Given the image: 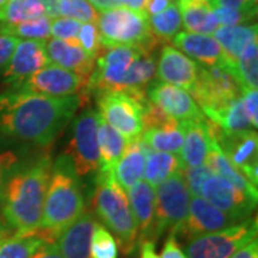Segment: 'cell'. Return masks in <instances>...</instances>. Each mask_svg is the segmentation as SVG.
<instances>
[{"label": "cell", "instance_id": "30bf717a", "mask_svg": "<svg viewBox=\"0 0 258 258\" xmlns=\"http://www.w3.org/2000/svg\"><path fill=\"white\" fill-rule=\"evenodd\" d=\"M191 194L181 172L165 179L155 188V225L154 240L157 241L166 231H174L188 215Z\"/></svg>", "mask_w": 258, "mask_h": 258}, {"label": "cell", "instance_id": "3957f363", "mask_svg": "<svg viewBox=\"0 0 258 258\" xmlns=\"http://www.w3.org/2000/svg\"><path fill=\"white\" fill-rule=\"evenodd\" d=\"M157 71V56L135 46H102L93 72L81 98L82 108L92 95L105 91L125 92L142 99Z\"/></svg>", "mask_w": 258, "mask_h": 258}, {"label": "cell", "instance_id": "f6af8a7d", "mask_svg": "<svg viewBox=\"0 0 258 258\" xmlns=\"http://www.w3.org/2000/svg\"><path fill=\"white\" fill-rule=\"evenodd\" d=\"M18 43V37L0 33V69H3L6 64L9 63L10 57L13 55Z\"/></svg>", "mask_w": 258, "mask_h": 258}, {"label": "cell", "instance_id": "f1b7e54d", "mask_svg": "<svg viewBox=\"0 0 258 258\" xmlns=\"http://www.w3.org/2000/svg\"><path fill=\"white\" fill-rule=\"evenodd\" d=\"M205 164L211 168L214 175L221 176L224 179H227L228 182L235 185L237 188H240L241 191L248 194L249 197H252L254 200H258L257 186L249 184L248 179L231 164L230 159L225 157V154L222 152L221 148L218 147V144L215 142L214 137H212L211 148H210V152H208V157H207Z\"/></svg>", "mask_w": 258, "mask_h": 258}, {"label": "cell", "instance_id": "6f0895ef", "mask_svg": "<svg viewBox=\"0 0 258 258\" xmlns=\"http://www.w3.org/2000/svg\"><path fill=\"white\" fill-rule=\"evenodd\" d=\"M2 28H3V23H0V33H2Z\"/></svg>", "mask_w": 258, "mask_h": 258}, {"label": "cell", "instance_id": "9f6ffc18", "mask_svg": "<svg viewBox=\"0 0 258 258\" xmlns=\"http://www.w3.org/2000/svg\"><path fill=\"white\" fill-rule=\"evenodd\" d=\"M6 2H8V0H0V8H2V6H3V5L6 3Z\"/></svg>", "mask_w": 258, "mask_h": 258}, {"label": "cell", "instance_id": "5bb4252c", "mask_svg": "<svg viewBox=\"0 0 258 258\" xmlns=\"http://www.w3.org/2000/svg\"><path fill=\"white\" fill-rule=\"evenodd\" d=\"M200 197L238 222L251 218L257 205V200L218 175L205 181Z\"/></svg>", "mask_w": 258, "mask_h": 258}, {"label": "cell", "instance_id": "681fc988", "mask_svg": "<svg viewBox=\"0 0 258 258\" xmlns=\"http://www.w3.org/2000/svg\"><path fill=\"white\" fill-rule=\"evenodd\" d=\"M172 5H174V0H147L144 12L148 16H154V15H158V13L166 10Z\"/></svg>", "mask_w": 258, "mask_h": 258}, {"label": "cell", "instance_id": "7402d4cb", "mask_svg": "<svg viewBox=\"0 0 258 258\" xmlns=\"http://www.w3.org/2000/svg\"><path fill=\"white\" fill-rule=\"evenodd\" d=\"M45 46H46L49 62L81 75L85 79H89L95 68V57L89 56L83 50L78 39L75 40L50 39L45 43Z\"/></svg>", "mask_w": 258, "mask_h": 258}, {"label": "cell", "instance_id": "f546056e", "mask_svg": "<svg viewBox=\"0 0 258 258\" xmlns=\"http://www.w3.org/2000/svg\"><path fill=\"white\" fill-rule=\"evenodd\" d=\"M129 139L109 126L101 116L98 118V144H99V168L111 171L122 157Z\"/></svg>", "mask_w": 258, "mask_h": 258}, {"label": "cell", "instance_id": "f5cc1de1", "mask_svg": "<svg viewBox=\"0 0 258 258\" xmlns=\"http://www.w3.org/2000/svg\"><path fill=\"white\" fill-rule=\"evenodd\" d=\"M139 247H141V258H159L157 245L154 241H144L139 244Z\"/></svg>", "mask_w": 258, "mask_h": 258}, {"label": "cell", "instance_id": "4fadbf2b", "mask_svg": "<svg viewBox=\"0 0 258 258\" xmlns=\"http://www.w3.org/2000/svg\"><path fill=\"white\" fill-rule=\"evenodd\" d=\"M144 129L141 138L149 149L166 154H179L182 147L181 123L169 118L152 102H144Z\"/></svg>", "mask_w": 258, "mask_h": 258}, {"label": "cell", "instance_id": "d6a6232c", "mask_svg": "<svg viewBox=\"0 0 258 258\" xmlns=\"http://www.w3.org/2000/svg\"><path fill=\"white\" fill-rule=\"evenodd\" d=\"M46 16L40 0H8L0 8V23L18 25L26 20Z\"/></svg>", "mask_w": 258, "mask_h": 258}, {"label": "cell", "instance_id": "816d5d0a", "mask_svg": "<svg viewBox=\"0 0 258 258\" xmlns=\"http://www.w3.org/2000/svg\"><path fill=\"white\" fill-rule=\"evenodd\" d=\"M93 8L99 12H106V10L115 9V8H119V0H88Z\"/></svg>", "mask_w": 258, "mask_h": 258}, {"label": "cell", "instance_id": "1f68e13d", "mask_svg": "<svg viewBox=\"0 0 258 258\" xmlns=\"http://www.w3.org/2000/svg\"><path fill=\"white\" fill-rule=\"evenodd\" d=\"M43 242L47 241L37 231L15 232L0 241V258H30Z\"/></svg>", "mask_w": 258, "mask_h": 258}, {"label": "cell", "instance_id": "4dcf8cb0", "mask_svg": "<svg viewBox=\"0 0 258 258\" xmlns=\"http://www.w3.org/2000/svg\"><path fill=\"white\" fill-rule=\"evenodd\" d=\"M181 169V161L179 157L174 154L166 152H157L152 149H147V158H145V169H144V178L148 184L154 188L162 184L165 179L174 175Z\"/></svg>", "mask_w": 258, "mask_h": 258}, {"label": "cell", "instance_id": "484cf974", "mask_svg": "<svg viewBox=\"0 0 258 258\" xmlns=\"http://www.w3.org/2000/svg\"><path fill=\"white\" fill-rule=\"evenodd\" d=\"M147 149L148 147L141 137L129 139L122 157L113 168L115 179L125 191L144 178Z\"/></svg>", "mask_w": 258, "mask_h": 258}, {"label": "cell", "instance_id": "ba28073f", "mask_svg": "<svg viewBox=\"0 0 258 258\" xmlns=\"http://www.w3.org/2000/svg\"><path fill=\"white\" fill-rule=\"evenodd\" d=\"M98 118V112L92 108H86L72 120L71 139L64 155L71 159L79 178L89 175L99 168Z\"/></svg>", "mask_w": 258, "mask_h": 258}, {"label": "cell", "instance_id": "ee69618b", "mask_svg": "<svg viewBox=\"0 0 258 258\" xmlns=\"http://www.w3.org/2000/svg\"><path fill=\"white\" fill-rule=\"evenodd\" d=\"M241 101L244 105L245 113L248 116L252 128L258 126V92L257 89H244L241 93Z\"/></svg>", "mask_w": 258, "mask_h": 258}, {"label": "cell", "instance_id": "bcb514c9", "mask_svg": "<svg viewBox=\"0 0 258 258\" xmlns=\"http://www.w3.org/2000/svg\"><path fill=\"white\" fill-rule=\"evenodd\" d=\"M208 3L211 8H228V9L257 13V5L252 3V0H211Z\"/></svg>", "mask_w": 258, "mask_h": 258}, {"label": "cell", "instance_id": "e575fe53", "mask_svg": "<svg viewBox=\"0 0 258 258\" xmlns=\"http://www.w3.org/2000/svg\"><path fill=\"white\" fill-rule=\"evenodd\" d=\"M235 79L240 83L241 89H257L258 85V43L257 39L249 42L235 66Z\"/></svg>", "mask_w": 258, "mask_h": 258}, {"label": "cell", "instance_id": "9c48e42d", "mask_svg": "<svg viewBox=\"0 0 258 258\" xmlns=\"http://www.w3.org/2000/svg\"><path fill=\"white\" fill-rule=\"evenodd\" d=\"M145 101L147 96L138 99L125 92L105 91L96 93L99 116L126 139H135L142 135Z\"/></svg>", "mask_w": 258, "mask_h": 258}, {"label": "cell", "instance_id": "44dd1931", "mask_svg": "<svg viewBox=\"0 0 258 258\" xmlns=\"http://www.w3.org/2000/svg\"><path fill=\"white\" fill-rule=\"evenodd\" d=\"M131 211L138 228V242L154 241L155 225V188L147 181H138L128 189Z\"/></svg>", "mask_w": 258, "mask_h": 258}, {"label": "cell", "instance_id": "d4e9b609", "mask_svg": "<svg viewBox=\"0 0 258 258\" xmlns=\"http://www.w3.org/2000/svg\"><path fill=\"white\" fill-rule=\"evenodd\" d=\"M174 47L181 50L189 59L201 64H215L222 62V50L212 35L179 32L171 40Z\"/></svg>", "mask_w": 258, "mask_h": 258}, {"label": "cell", "instance_id": "277c9868", "mask_svg": "<svg viewBox=\"0 0 258 258\" xmlns=\"http://www.w3.org/2000/svg\"><path fill=\"white\" fill-rule=\"evenodd\" d=\"M85 211L82 188L71 159L60 155L52 165L46 188L42 222L37 232L47 241L56 242L57 237L71 227Z\"/></svg>", "mask_w": 258, "mask_h": 258}, {"label": "cell", "instance_id": "9a60e30c", "mask_svg": "<svg viewBox=\"0 0 258 258\" xmlns=\"http://www.w3.org/2000/svg\"><path fill=\"white\" fill-rule=\"evenodd\" d=\"M237 222L230 215L205 201L203 197H191L186 218L169 234H172L176 240L186 242L194 237L221 231Z\"/></svg>", "mask_w": 258, "mask_h": 258}, {"label": "cell", "instance_id": "ffe728a7", "mask_svg": "<svg viewBox=\"0 0 258 258\" xmlns=\"http://www.w3.org/2000/svg\"><path fill=\"white\" fill-rule=\"evenodd\" d=\"M182 147L179 151L181 166L204 165L212 144L211 120L205 116L181 122Z\"/></svg>", "mask_w": 258, "mask_h": 258}, {"label": "cell", "instance_id": "2e32d148", "mask_svg": "<svg viewBox=\"0 0 258 258\" xmlns=\"http://www.w3.org/2000/svg\"><path fill=\"white\" fill-rule=\"evenodd\" d=\"M88 79L56 64H47L28 78L19 88L20 91L40 93L47 96H82Z\"/></svg>", "mask_w": 258, "mask_h": 258}, {"label": "cell", "instance_id": "8992f818", "mask_svg": "<svg viewBox=\"0 0 258 258\" xmlns=\"http://www.w3.org/2000/svg\"><path fill=\"white\" fill-rule=\"evenodd\" d=\"M96 26L102 46H135L155 53L159 45H162L152 35L144 10L119 6L102 12L98 15Z\"/></svg>", "mask_w": 258, "mask_h": 258}, {"label": "cell", "instance_id": "e0dca14e", "mask_svg": "<svg viewBox=\"0 0 258 258\" xmlns=\"http://www.w3.org/2000/svg\"><path fill=\"white\" fill-rule=\"evenodd\" d=\"M45 40H19L9 63L2 75L3 83L16 89L28 78L49 64Z\"/></svg>", "mask_w": 258, "mask_h": 258}, {"label": "cell", "instance_id": "b9f144b4", "mask_svg": "<svg viewBox=\"0 0 258 258\" xmlns=\"http://www.w3.org/2000/svg\"><path fill=\"white\" fill-rule=\"evenodd\" d=\"M78 42L82 49L89 56L96 59L98 53L101 52V37L98 32L96 23H82V28L78 35Z\"/></svg>", "mask_w": 258, "mask_h": 258}, {"label": "cell", "instance_id": "db71d44e", "mask_svg": "<svg viewBox=\"0 0 258 258\" xmlns=\"http://www.w3.org/2000/svg\"><path fill=\"white\" fill-rule=\"evenodd\" d=\"M147 0H119L120 6L134 10H144Z\"/></svg>", "mask_w": 258, "mask_h": 258}, {"label": "cell", "instance_id": "d590c367", "mask_svg": "<svg viewBox=\"0 0 258 258\" xmlns=\"http://www.w3.org/2000/svg\"><path fill=\"white\" fill-rule=\"evenodd\" d=\"M50 23L52 19L43 18L26 20L18 25H3L2 33L15 37H23L26 40H45L50 37Z\"/></svg>", "mask_w": 258, "mask_h": 258}, {"label": "cell", "instance_id": "603a6c76", "mask_svg": "<svg viewBox=\"0 0 258 258\" xmlns=\"http://www.w3.org/2000/svg\"><path fill=\"white\" fill-rule=\"evenodd\" d=\"M96 218L85 210L76 221L57 237L56 244L63 258H91V238Z\"/></svg>", "mask_w": 258, "mask_h": 258}, {"label": "cell", "instance_id": "d6986e66", "mask_svg": "<svg viewBox=\"0 0 258 258\" xmlns=\"http://www.w3.org/2000/svg\"><path fill=\"white\" fill-rule=\"evenodd\" d=\"M155 75L159 82L178 86L191 95L197 83L198 63L176 47L164 45L159 52Z\"/></svg>", "mask_w": 258, "mask_h": 258}, {"label": "cell", "instance_id": "5b68a950", "mask_svg": "<svg viewBox=\"0 0 258 258\" xmlns=\"http://www.w3.org/2000/svg\"><path fill=\"white\" fill-rule=\"evenodd\" d=\"M92 212L101 220L105 228L115 234V240L123 254H132L137 249L139 245L138 228L131 211L126 191L116 182L113 169H98Z\"/></svg>", "mask_w": 258, "mask_h": 258}, {"label": "cell", "instance_id": "680465c9", "mask_svg": "<svg viewBox=\"0 0 258 258\" xmlns=\"http://www.w3.org/2000/svg\"><path fill=\"white\" fill-rule=\"evenodd\" d=\"M203 2H211V0H203Z\"/></svg>", "mask_w": 258, "mask_h": 258}, {"label": "cell", "instance_id": "7bdbcfd3", "mask_svg": "<svg viewBox=\"0 0 258 258\" xmlns=\"http://www.w3.org/2000/svg\"><path fill=\"white\" fill-rule=\"evenodd\" d=\"M81 28H82V23L78 20L56 18L50 23V36H53V39H62V40H75L78 39Z\"/></svg>", "mask_w": 258, "mask_h": 258}, {"label": "cell", "instance_id": "60d3db41", "mask_svg": "<svg viewBox=\"0 0 258 258\" xmlns=\"http://www.w3.org/2000/svg\"><path fill=\"white\" fill-rule=\"evenodd\" d=\"M211 9L220 26H238L247 22H252L257 18V13L252 12L228 9V8H211Z\"/></svg>", "mask_w": 258, "mask_h": 258}, {"label": "cell", "instance_id": "836d02e7", "mask_svg": "<svg viewBox=\"0 0 258 258\" xmlns=\"http://www.w3.org/2000/svg\"><path fill=\"white\" fill-rule=\"evenodd\" d=\"M148 23H149L152 35L157 37L161 43H166V45L174 39L176 33L181 32V28H182L179 9L175 3L158 15L148 16Z\"/></svg>", "mask_w": 258, "mask_h": 258}, {"label": "cell", "instance_id": "83f0119b", "mask_svg": "<svg viewBox=\"0 0 258 258\" xmlns=\"http://www.w3.org/2000/svg\"><path fill=\"white\" fill-rule=\"evenodd\" d=\"M203 113L204 116L208 118L212 123H215L218 128H221L224 132H228V134L254 129L247 113H245L241 96L224 103L221 106L207 109Z\"/></svg>", "mask_w": 258, "mask_h": 258}, {"label": "cell", "instance_id": "8fae6325", "mask_svg": "<svg viewBox=\"0 0 258 258\" xmlns=\"http://www.w3.org/2000/svg\"><path fill=\"white\" fill-rule=\"evenodd\" d=\"M242 89L224 63L198 64V76L191 96L201 112L240 98Z\"/></svg>", "mask_w": 258, "mask_h": 258}, {"label": "cell", "instance_id": "8d00e7d4", "mask_svg": "<svg viewBox=\"0 0 258 258\" xmlns=\"http://www.w3.org/2000/svg\"><path fill=\"white\" fill-rule=\"evenodd\" d=\"M23 161V148H16L12 139L0 137V201L9 176Z\"/></svg>", "mask_w": 258, "mask_h": 258}, {"label": "cell", "instance_id": "cb8c5ba5", "mask_svg": "<svg viewBox=\"0 0 258 258\" xmlns=\"http://www.w3.org/2000/svg\"><path fill=\"white\" fill-rule=\"evenodd\" d=\"M257 23L238 25V26H218L212 33V37L218 42L222 50V62L231 74H235L237 60L244 47L257 39ZM235 78V76H234Z\"/></svg>", "mask_w": 258, "mask_h": 258}, {"label": "cell", "instance_id": "7c38bea8", "mask_svg": "<svg viewBox=\"0 0 258 258\" xmlns=\"http://www.w3.org/2000/svg\"><path fill=\"white\" fill-rule=\"evenodd\" d=\"M212 137L225 157L249 181L258 185V138L255 129L228 134L211 122Z\"/></svg>", "mask_w": 258, "mask_h": 258}, {"label": "cell", "instance_id": "7dc6e473", "mask_svg": "<svg viewBox=\"0 0 258 258\" xmlns=\"http://www.w3.org/2000/svg\"><path fill=\"white\" fill-rule=\"evenodd\" d=\"M159 258H186L184 252V248L181 247L179 241L176 240L172 234L168 235V238L164 242L162 247V254Z\"/></svg>", "mask_w": 258, "mask_h": 258}, {"label": "cell", "instance_id": "c3c4849f", "mask_svg": "<svg viewBox=\"0 0 258 258\" xmlns=\"http://www.w3.org/2000/svg\"><path fill=\"white\" fill-rule=\"evenodd\" d=\"M30 258H63L56 242H43Z\"/></svg>", "mask_w": 258, "mask_h": 258}, {"label": "cell", "instance_id": "f907efd6", "mask_svg": "<svg viewBox=\"0 0 258 258\" xmlns=\"http://www.w3.org/2000/svg\"><path fill=\"white\" fill-rule=\"evenodd\" d=\"M231 258H258V242L257 238L249 241L244 247H241L238 251H235Z\"/></svg>", "mask_w": 258, "mask_h": 258}, {"label": "cell", "instance_id": "7a4b0ae2", "mask_svg": "<svg viewBox=\"0 0 258 258\" xmlns=\"http://www.w3.org/2000/svg\"><path fill=\"white\" fill-rule=\"evenodd\" d=\"M52 165L47 149L25 159L9 176L0 201L2 218L8 228L15 232L39 230Z\"/></svg>", "mask_w": 258, "mask_h": 258}, {"label": "cell", "instance_id": "52a82bcc", "mask_svg": "<svg viewBox=\"0 0 258 258\" xmlns=\"http://www.w3.org/2000/svg\"><path fill=\"white\" fill-rule=\"evenodd\" d=\"M257 218L237 222L228 228L194 237L185 242L186 258H231L235 251L257 238Z\"/></svg>", "mask_w": 258, "mask_h": 258}, {"label": "cell", "instance_id": "11a10c76", "mask_svg": "<svg viewBox=\"0 0 258 258\" xmlns=\"http://www.w3.org/2000/svg\"><path fill=\"white\" fill-rule=\"evenodd\" d=\"M5 237H6V231H5V230H2V228H0V241L3 240V238H5Z\"/></svg>", "mask_w": 258, "mask_h": 258}, {"label": "cell", "instance_id": "6da1fadb", "mask_svg": "<svg viewBox=\"0 0 258 258\" xmlns=\"http://www.w3.org/2000/svg\"><path fill=\"white\" fill-rule=\"evenodd\" d=\"M81 98L10 89L0 93V137L50 148L76 112Z\"/></svg>", "mask_w": 258, "mask_h": 258}, {"label": "cell", "instance_id": "f35d334b", "mask_svg": "<svg viewBox=\"0 0 258 258\" xmlns=\"http://www.w3.org/2000/svg\"><path fill=\"white\" fill-rule=\"evenodd\" d=\"M91 258H118V242L113 234L96 222L91 238Z\"/></svg>", "mask_w": 258, "mask_h": 258}, {"label": "cell", "instance_id": "4316f807", "mask_svg": "<svg viewBox=\"0 0 258 258\" xmlns=\"http://www.w3.org/2000/svg\"><path fill=\"white\" fill-rule=\"evenodd\" d=\"M182 25L186 32L212 35L220 26L208 2L203 0H176Z\"/></svg>", "mask_w": 258, "mask_h": 258}, {"label": "cell", "instance_id": "ac0fdd59", "mask_svg": "<svg viewBox=\"0 0 258 258\" xmlns=\"http://www.w3.org/2000/svg\"><path fill=\"white\" fill-rule=\"evenodd\" d=\"M148 101L176 122L197 119L204 113L189 93L165 82H151L147 88Z\"/></svg>", "mask_w": 258, "mask_h": 258}, {"label": "cell", "instance_id": "74e56055", "mask_svg": "<svg viewBox=\"0 0 258 258\" xmlns=\"http://www.w3.org/2000/svg\"><path fill=\"white\" fill-rule=\"evenodd\" d=\"M57 15L81 23H96L99 13L88 0H59Z\"/></svg>", "mask_w": 258, "mask_h": 258}, {"label": "cell", "instance_id": "ab89813d", "mask_svg": "<svg viewBox=\"0 0 258 258\" xmlns=\"http://www.w3.org/2000/svg\"><path fill=\"white\" fill-rule=\"evenodd\" d=\"M179 172L184 178L185 185L191 194V197H200L201 188L205 184V181L211 175H214L211 168L207 164L198 166H181Z\"/></svg>", "mask_w": 258, "mask_h": 258}]
</instances>
